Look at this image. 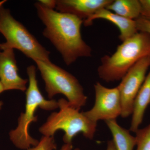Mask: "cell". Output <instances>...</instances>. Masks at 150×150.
<instances>
[{"label": "cell", "instance_id": "6da1fadb", "mask_svg": "<svg viewBox=\"0 0 150 150\" xmlns=\"http://www.w3.org/2000/svg\"><path fill=\"white\" fill-rule=\"evenodd\" d=\"M34 5L38 17L45 25L43 35L55 46L67 66L80 57L91 56V48L81 34L82 20L71 14L48 8L39 1Z\"/></svg>", "mask_w": 150, "mask_h": 150}, {"label": "cell", "instance_id": "7a4b0ae2", "mask_svg": "<svg viewBox=\"0 0 150 150\" xmlns=\"http://www.w3.org/2000/svg\"><path fill=\"white\" fill-rule=\"evenodd\" d=\"M150 55V34L139 31L123 41L111 56L101 58L98 76L107 82L120 80L137 62Z\"/></svg>", "mask_w": 150, "mask_h": 150}, {"label": "cell", "instance_id": "3957f363", "mask_svg": "<svg viewBox=\"0 0 150 150\" xmlns=\"http://www.w3.org/2000/svg\"><path fill=\"white\" fill-rule=\"evenodd\" d=\"M28 84L25 91V110L21 112L18 119V126L11 130L9 137L13 144L20 149L27 150L37 146L39 141L30 135L28 129L30 123L38 121L35 112L38 108L43 110H53L59 108L58 101L46 99L42 95L38 86L36 79V67L31 65L27 68Z\"/></svg>", "mask_w": 150, "mask_h": 150}, {"label": "cell", "instance_id": "277c9868", "mask_svg": "<svg viewBox=\"0 0 150 150\" xmlns=\"http://www.w3.org/2000/svg\"><path fill=\"white\" fill-rule=\"evenodd\" d=\"M59 110L51 113L45 123L39 129L43 136L54 137L58 130L64 132L63 140L64 144H72L73 139L81 133L89 139H93L96 131L97 123L89 119L79 109L71 106L68 100H58Z\"/></svg>", "mask_w": 150, "mask_h": 150}, {"label": "cell", "instance_id": "5b68a950", "mask_svg": "<svg viewBox=\"0 0 150 150\" xmlns=\"http://www.w3.org/2000/svg\"><path fill=\"white\" fill-rule=\"evenodd\" d=\"M45 83V89L49 99L56 95L66 97L69 104L80 110L86 103L87 97L83 88L74 76L51 61L35 62Z\"/></svg>", "mask_w": 150, "mask_h": 150}, {"label": "cell", "instance_id": "8992f818", "mask_svg": "<svg viewBox=\"0 0 150 150\" xmlns=\"http://www.w3.org/2000/svg\"><path fill=\"white\" fill-rule=\"evenodd\" d=\"M0 33L5 38L4 46L18 49L35 62L50 61V52L3 6L0 8Z\"/></svg>", "mask_w": 150, "mask_h": 150}, {"label": "cell", "instance_id": "52a82bcc", "mask_svg": "<svg viewBox=\"0 0 150 150\" xmlns=\"http://www.w3.org/2000/svg\"><path fill=\"white\" fill-rule=\"evenodd\" d=\"M150 67L149 56L140 59L128 71L117 86L122 108L121 116L123 118L132 114L134 100L144 81Z\"/></svg>", "mask_w": 150, "mask_h": 150}, {"label": "cell", "instance_id": "ba28073f", "mask_svg": "<svg viewBox=\"0 0 150 150\" xmlns=\"http://www.w3.org/2000/svg\"><path fill=\"white\" fill-rule=\"evenodd\" d=\"M95 103L91 110L83 112L91 121L97 123L99 120L116 119L121 116L122 108L117 87L108 88L99 82L94 85Z\"/></svg>", "mask_w": 150, "mask_h": 150}, {"label": "cell", "instance_id": "9c48e42d", "mask_svg": "<svg viewBox=\"0 0 150 150\" xmlns=\"http://www.w3.org/2000/svg\"><path fill=\"white\" fill-rule=\"evenodd\" d=\"M0 49V82L5 90L26 91L28 80L19 75L13 49L2 43Z\"/></svg>", "mask_w": 150, "mask_h": 150}, {"label": "cell", "instance_id": "30bf717a", "mask_svg": "<svg viewBox=\"0 0 150 150\" xmlns=\"http://www.w3.org/2000/svg\"><path fill=\"white\" fill-rule=\"evenodd\" d=\"M113 0H58L56 10L71 14L83 21L101 9L106 8Z\"/></svg>", "mask_w": 150, "mask_h": 150}, {"label": "cell", "instance_id": "8fae6325", "mask_svg": "<svg viewBox=\"0 0 150 150\" xmlns=\"http://www.w3.org/2000/svg\"><path fill=\"white\" fill-rule=\"evenodd\" d=\"M97 19L106 20L115 24L120 30L119 38L123 42L139 32L136 21L125 18L105 8L98 11L84 21L83 23L86 26H89Z\"/></svg>", "mask_w": 150, "mask_h": 150}, {"label": "cell", "instance_id": "7c38bea8", "mask_svg": "<svg viewBox=\"0 0 150 150\" xmlns=\"http://www.w3.org/2000/svg\"><path fill=\"white\" fill-rule=\"evenodd\" d=\"M150 104V71L146 76L134 100L130 131L136 133L143 121L145 111Z\"/></svg>", "mask_w": 150, "mask_h": 150}, {"label": "cell", "instance_id": "4fadbf2b", "mask_svg": "<svg viewBox=\"0 0 150 150\" xmlns=\"http://www.w3.org/2000/svg\"><path fill=\"white\" fill-rule=\"evenodd\" d=\"M112 134V140L116 150H133L136 146V137L129 131L118 125L116 119L105 121Z\"/></svg>", "mask_w": 150, "mask_h": 150}, {"label": "cell", "instance_id": "5bb4252c", "mask_svg": "<svg viewBox=\"0 0 150 150\" xmlns=\"http://www.w3.org/2000/svg\"><path fill=\"white\" fill-rule=\"evenodd\" d=\"M105 8L129 19L135 20L141 16V4L139 0L113 1Z\"/></svg>", "mask_w": 150, "mask_h": 150}, {"label": "cell", "instance_id": "9a60e30c", "mask_svg": "<svg viewBox=\"0 0 150 150\" xmlns=\"http://www.w3.org/2000/svg\"><path fill=\"white\" fill-rule=\"evenodd\" d=\"M136 150H150V124L136 132Z\"/></svg>", "mask_w": 150, "mask_h": 150}, {"label": "cell", "instance_id": "2e32d148", "mask_svg": "<svg viewBox=\"0 0 150 150\" xmlns=\"http://www.w3.org/2000/svg\"><path fill=\"white\" fill-rule=\"evenodd\" d=\"M56 148L57 144L54 137L43 136L37 146L29 148L27 150H55Z\"/></svg>", "mask_w": 150, "mask_h": 150}, {"label": "cell", "instance_id": "e0dca14e", "mask_svg": "<svg viewBox=\"0 0 150 150\" xmlns=\"http://www.w3.org/2000/svg\"><path fill=\"white\" fill-rule=\"evenodd\" d=\"M138 31L150 34V20L140 16L135 20Z\"/></svg>", "mask_w": 150, "mask_h": 150}, {"label": "cell", "instance_id": "ac0fdd59", "mask_svg": "<svg viewBox=\"0 0 150 150\" xmlns=\"http://www.w3.org/2000/svg\"><path fill=\"white\" fill-rule=\"evenodd\" d=\"M141 4V16L150 20V0H139Z\"/></svg>", "mask_w": 150, "mask_h": 150}, {"label": "cell", "instance_id": "d6986e66", "mask_svg": "<svg viewBox=\"0 0 150 150\" xmlns=\"http://www.w3.org/2000/svg\"><path fill=\"white\" fill-rule=\"evenodd\" d=\"M38 1L42 4L43 5L45 6L48 8L54 9L56 8V1L53 0H40Z\"/></svg>", "mask_w": 150, "mask_h": 150}, {"label": "cell", "instance_id": "ffe728a7", "mask_svg": "<svg viewBox=\"0 0 150 150\" xmlns=\"http://www.w3.org/2000/svg\"><path fill=\"white\" fill-rule=\"evenodd\" d=\"M60 150H80L79 148L73 149L72 144H64Z\"/></svg>", "mask_w": 150, "mask_h": 150}, {"label": "cell", "instance_id": "44dd1931", "mask_svg": "<svg viewBox=\"0 0 150 150\" xmlns=\"http://www.w3.org/2000/svg\"><path fill=\"white\" fill-rule=\"evenodd\" d=\"M106 150H116L115 145L112 140L109 141L107 143V148Z\"/></svg>", "mask_w": 150, "mask_h": 150}, {"label": "cell", "instance_id": "7402d4cb", "mask_svg": "<svg viewBox=\"0 0 150 150\" xmlns=\"http://www.w3.org/2000/svg\"><path fill=\"white\" fill-rule=\"evenodd\" d=\"M5 91V90L4 88V86H3L2 84L0 82V94L1 93H2L4 92Z\"/></svg>", "mask_w": 150, "mask_h": 150}, {"label": "cell", "instance_id": "603a6c76", "mask_svg": "<svg viewBox=\"0 0 150 150\" xmlns=\"http://www.w3.org/2000/svg\"><path fill=\"white\" fill-rule=\"evenodd\" d=\"M6 1H5V0H4V1H0V8L3 6V5H4V3L6 2Z\"/></svg>", "mask_w": 150, "mask_h": 150}, {"label": "cell", "instance_id": "cb8c5ba5", "mask_svg": "<svg viewBox=\"0 0 150 150\" xmlns=\"http://www.w3.org/2000/svg\"><path fill=\"white\" fill-rule=\"evenodd\" d=\"M3 101H0V110L1 109L3 105Z\"/></svg>", "mask_w": 150, "mask_h": 150}, {"label": "cell", "instance_id": "d4e9b609", "mask_svg": "<svg viewBox=\"0 0 150 150\" xmlns=\"http://www.w3.org/2000/svg\"><path fill=\"white\" fill-rule=\"evenodd\" d=\"M1 43H0V48H1Z\"/></svg>", "mask_w": 150, "mask_h": 150}, {"label": "cell", "instance_id": "484cf974", "mask_svg": "<svg viewBox=\"0 0 150 150\" xmlns=\"http://www.w3.org/2000/svg\"><path fill=\"white\" fill-rule=\"evenodd\" d=\"M149 57L150 61V55L149 56Z\"/></svg>", "mask_w": 150, "mask_h": 150}]
</instances>
